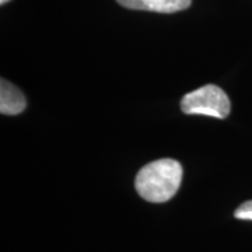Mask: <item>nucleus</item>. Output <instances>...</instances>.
<instances>
[{"label": "nucleus", "mask_w": 252, "mask_h": 252, "mask_svg": "<svg viewBox=\"0 0 252 252\" xmlns=\"http://www.w3.org/2000/svg\"><path fill=\"white\" fill-rule=\"evenodd\" d=\"M182 165L172 158H161L146 164L137 172L135 187L147 202L162 203L177 193L182 181Z\"/></svg>", "instance_id": "1"}, {"label": "nucleus", "mask_w": 252, "mask_h": 252, "mask_svg": "<svg viewBox=\"0 0 252 252\" xmlns=\"http://www.w3.org/2000/svg\"><path fill=\"white\" fill-rule=\"evenodd\" d=\"M181 109L187 115H205L224 119L231 112V102L223 89L215 84H206L185 94L181 99Z\"/></svg>", "instance_id": "2"}, {"label": "nucleus", "mask_w": 252, "mask_h": 252, "mask_svg": "<svg viewBox=\"0 0 252 252\" xmlns=\"http://www.w3.org/2000/svg\"><path fill=\"white\" fill-rule=\"evenodd\" d=\"M117 1L125 9L170 14V13H177L188 9L192 0H117Z\"/></svg>", "instance_id": "3"}, {"label": "nucleus", "mask_w": 252, "mask_h": 252, "mask_svg": "<svg viewBox=\"0 0 252 252\" xmlns=\"http://www.w3.org/2000/svg\"><path fill=\"white\" fill-rule=\"evenodd\" d=\"M27 107V99L23 91L10 81L1 79L0 84V112L3 115H18Z\"/></svg>", "instance_id": "4"}, {"label": "nucleus", "mask_w": 252, "mask_h": 252, "mask_svg": "<svg viewBox=\"0 0 252 252\" xmlns=\"http://www.w3.org/2000/svg\"><path fill=\"white\" fill-rule=\"evenodd\" d=\"M234 217L238 220H252V200L244 202L241 206L237 207Z\"/></svg>", "instance_id": "5"}, {"label": "nucleus", "mask_w": 252, "mask_h": 252, "mask_svg": "<svg viewBox=\"0 0 252 252\" xmlns=\"http://www.w3.org/2000/svg\"><path fill=\"white\" fill-rule=\"evenodd\" d=\"M7 1H10V0H0V3H1V4H6Z\"/></svg>", "instance_id": "6"}]
</instances>
